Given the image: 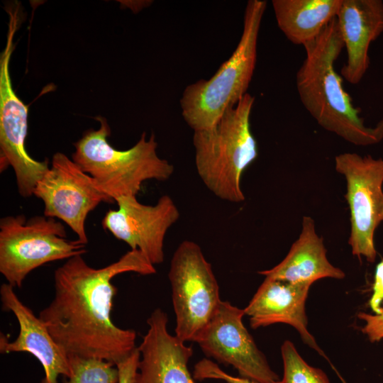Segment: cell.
<instances>
[{"mask_svg":"<svg viewBox=\"0 0 383 383\" xmlns=\"http://www.w3.org/2000/svg\"><path fill=\"white\" fill-rule=\"evenodd\" d=\"M70 374L65 383H118V370L102 359L68 355Z\"/></svg>","mask_w":383,"mask_h":383,"instance_id":"cell-19","label":"cell"},{"mask_svg":"<svg viewBox=\"0 0 383 383\" xmlns=\"http://www.w3.org/2000/svg\"><path fill=\"white\" fill-rule=\"evenodd\" d=\"M357 316L364 322L361 331L370 342L383 340V309L379 314L359 312Z\"/></svg>","mask_w":383,"mask_h":383,"instance_id":"cell-22","label":"cell"},{"mask_svg":"<svg viewBox=\"0 0 383 383\" xmlns=\"http://www.w3.org/2000/svg\"><path fill=\"white\" fill-rule=\"evenodd\" d=\"M96 119L100 123L99 129L83 134L74 144L72 157L113 201L121 196H136L145 181H166L173 174V165L157 154L153 133L147 138L144 132L133 147L119 150L108 142L111 128L106 119L101 116Z\"/></svg>","mask_w":383,"mask_h":383,"instance_id":"cell-4","label":"cell"},{"mask_svg":"<svg viewBox=\"0 0 383 383\" xmlns=\"http://www.w3.org/2000/svg\"><path fill=\"white\" fill-rule=\"evenodd\" d=\"M6 11L8 32L6 46L0 55V172L11 167L19 194L28 198L33 195L37 182L50 166L47 159L35 160L26 149L28 106L16 94L9 72L13 38L22 20L20 4H8Z\"/></svg>","mask_w":383,"mask_h":383,"instance_id":"cell-7","label":"cell"},{"mask_svg":"<svg viewBox=\"0 0 383 383\" xmlns=\"http://www.w3.org/2000/svg\"><path fill=\"white\" fill-rule=\"evenodd\" d=\"M306 57L296 73V89L301 104L325 130L357 146L383 140V118L367 127L335 70L344 48L336 18L313 40L304 45Z\"/></svg>","mask_w":383,"mask_h":383,"instance_id":"cell-2","label":"cell"},{"mask_svg":"<svg viewBox=\"0 0 383 383\" xmlns=\"http://www.w3.org/2000/svg\"><path fill=\"white\" fill-rule=\"evenodd\" d=\"M276 280L292 284H310L323 278L341 279L345 272L333 265L326 257L323 238L315 228L313 219L304 216L300 235L287 256L274 267L258 272Z\"/></svg>","mask_w":383,"mask_h":383,"instance_id":"cell-17","label":"cell"},{"mask_svg":"<svg viewBox=\"0 0 383 383\" xmlns=\"http://www.w3.org/2000/svg\"><path fill=\"white\" fill-rule=\"evenodd\" d=\"M193 377L199 381L209 379L222 380L226 383H262L241 377L232 376L222 370L217 364L206 358L201 360L194 365ZM269 383L281 382L279 380Z\"/></svg>","mask_w":383,"mask_h":383,"instance_id":"cell-21","label":"cell"},{"mask_svg":"<svg viewBox=\"0 0 383 383\" xmlns=\"http://www.w3.org/2000/svg\"><path fill=\"white\" fill-rule=\"evenodd\" d=\"M372 290L369 306L374 314H379L383 309V260L377 265Z\"/></svg>","mask_w":383,"mask_h":383,"instance_id":"cell-24","label":"cell"},{"mask_svg":"<svg viewBox=\"0 0 383 383\" xmlns=\"http://www.w3.org/2000/svg\"><path fill=\"white\" fill-rule=\"evenodd\" d=\"M140 353L136 348L125 360L116 365L118 370V383H135Z\"/></svg>","mask_w":383,"mask_h":383,"instance_id":"cell-23","label":"cell"},{"mask_svg":"<svg viewBox=\"0 0 383 383\" xmlns=\"http://www.w3.org/2000/svg\"><path fill=\"white\" fill-rule=\"evenodd\" d=\"M2 308L16 316L19 333L14 341L1 334L0 353L26 352L33 355L42 365L45 376L40 383H57L59 375L70 374L67 354L54 340L48 329L33 311L16 295L14 287L4 283L0 287Z\"/></svg>","mask_w":383,"mask_h":383,"instance_id":"cell-14","label":"cell"},{"mask_svg":"<svg viewBox=\"0 0 383 383\" xmlns=\"http://www.w3.org/2000/svg\"><path fill=\"white\" fill-rule=\"evenodd\" d=\"M311 285L292 284L265 277L243 309L244 313L250 317V324L253 329L274 323L292 326L298 331L304 343L328 361L334 369L329 358L308 330L306 301Z\"/></svg>","mask_w":383,"mask_h":383,"instance_id":"cell-15","label":"cell"},{"mask_svg":"<svg viewBox=\"0 0 383 383\" xmlns=\"http://www.w3.org/2000/svg\"><path fill=\"white\" fill-rule=\"evenodd\" d=\"M281 354L284 367L281 383H331L322 370L311 366L302 358L290 340L284 341Z\"/></svg>","mask_w":383,"mask_h":383,"instance_id":"cell-20","label":"cell"},{"mask_svg":"<svg viewBox=\"0 0 383 383\" xmlns=\"http://www.w3.org/2000/svg\"><path fill=\"white\" fill-rule=\"evenodd\" d=\"M33 195L43 201L45 216L63 221L86 245L87 216L101 202H114L97 187L91 177L62 152L52 156L51 165L37 182Z\"/></svg>","mask_w":383,"mask_h":383,"instance_id":"cell-10","label":"cell"},{"mask_svg":"<svg viewBox=\"0 0 383 383\" xmlns=\"http://www.w3.org/2000/svg\"><path fill=\"white\" fill-rule=\"evenodd\" d=\"M336 20L347 52L341 75L357 84L369 68L370 44L383 33V1L342 0Z\"/></svg>","mask_w":383,"mask_h":383,"instance_id":"cell-16","label":"cell"},{"mask_svg":"<svg viewBox=\"0 0 383 383\" xmlns=\"http://www.w3.org/2000/svg\"><path fill=\"white\" fill-rule=\"evenodd\" d=\"M255 97L247 93L229 108L211 128L194 131V162L199 177L216 197L241 203L244 171L258 155L250 129Z\"/></svg>","mask_w":383,"mask_h":383,"instance_id":"cell-3","label":"cell"},{"mask_svg":"<svg viewBox=\"0 0 383 383\" xmlns=\"http://www.w3.org/2000/svg\"><path fill=\"white\" fill-rule=\"evenodd\" d=\"M168 278L176 316L175 335L196 342L217 313L221 300L211 265L201 247L184 240L176 248Z\"/></svg>","mask_w":383,"mask_h":383,"instance_id":"cell-8","label":"cell"},{"mask_svg":"<svg viewBox=\"0 0 383 383\" xmlns=\"http://www.w3.org/2000/svg\"><path fill=\"white\" fill-rule=\"evenodd\" d=\"M335 169L346 181L352 254L374 262V233L383 222V159L345 152L335 157Z\"/></svg>","mask_w":383,"mask_h":383,"instance_id":"cell-9","label":"cell"},{"mask_svg":"<svg viewBox=\"0 0 383 383\" xmlns=\"http://www.w3.org/2000/svg\"><path fill=\"white\" fill-rule=\"evenodd\" d=\"M244 310L221 301L219 309L196 340L203 353L233 366L239 377L262 383L279 381L243 322Z\"/></svg>","mask_w":383,"mask_h":383,"instance_id":"cell-11","label":"cell"},{"mask_svg":"<svg viewBox=\"0 0 383 383\" xmlns=\"http://www.w3.org/2000/svg\"><path fill=\"white\" fill-rule=\"evenodd\" d=\"M118 209L108 211L101 222L104 230L125 242L131 250L143 252L152 265L164 261V242L169 229L180 213L169 195H162L154 205L143 204L135 196L115 200Z\"/></svg>","mask_w":383,"mask_h":383,"instance_id":"cell-12","label":"cell"},{"mask_svg":"<svg viewBox=\"0 0 383 383\" xmlns=\"http://www.w3.org/2000/svg\"><path fill=\"white\" fill-rule=\"evenodd\" d=\"M266 7V1H248L242 35L231 56L209 79H200L184 89L179 100L182 116L194 131L213 126L227 109L248 93L255 69L258 35Z\"/></svg>","mask_w":383,"mask_h":383,"instance_id":"cell-5","label":"cell"},{"mask_svg":"<svg viewBox=\"0 0 383 383\" xmlns=\"http://www.w3.org/2000/svg\"><path fill=\"white\" fill-rule=\"evenodd\" d=\"M82 255L56 269L54 298L38 317L67 355L102 359L116 366L136 348V333L112 321L117 294L112 279L125 272L150 275L156 270L139 250H131L101 268L89 266Z\"/></svg>","mask_w":383,"mask_h":383,"instance_id":"cell-1","label":"cell"},{"mask_svg":"<svg viewBox=\"0 0 383 383\" xmlns=\"http://www.w3.org/2000/svg\"><path fill=\"white\" fill-rule=\"evenodd\" d=\"M342 0H272L279 28L295 45L313 40L336 18Z\"/></svg>","mask_w":383,"mask_h":383,"instance_id":"cell-18","label":"cell"},{"mask_svg":"<svg viewBox=\"0 0 383 383\" xmlns=\"http://www.w3.org/2000/svg\"><path fill=\"white\" fill-rule=\"evenodd\" d=\"M167 323L160 309L147 319L148 328L138 347L140 357L135 383H195L188 369L193 349L169 333Z\"/></svg>","mask_w":383,"mask_h":383,"instance_id":"cell-13","label":"cell"},{"mask_svg":"<svg viewBox=\"0 0 383 383\" xmlns=\"http://www.w3.org/2000/svg\"><path fill=\"white\" fill-rule=\"evenodd\" d=\"M86 252V244L67 238L56 218L19 214L0 220V272L13 287L21 288L30 272L48 262Z\"/></svg>","mask_w":383,"mask_h":383,"instance_id":"cell-6","label":"cell"}]
</instances>
